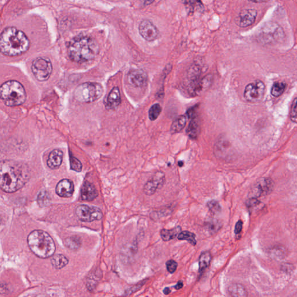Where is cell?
I'll return each instance as SVG.
<instances>
[{"label":"cell","instance_id":"cell-10","mask_svg":"<svg viewBox=\"0 0 297 297\" xmlns=\"http://www.w3.org/2000/svg\"><path fill=\"white\" fill-rule=\"evenodd\" d=\"M165 180V174L162 171H157L145 183L143 192L147 196L153 195L157 190L162 188Z\"/></svg>","mask_w":297,"mask_h":297},{"label":"cell","instance_id":"cell-17","mask_svg":"<svg viewBox=\"0 0 297 297\" xmlns=\"http://www.w3.org/2000/svg\"><path fill=\"white\" fill-rule=\"evenodd\" d=\"M121 94L119 88L114 87L108 94L105 101L106 108L108 109H115L120 105Z\"/></svg>","mask_w":297,"mask_h":297},{"label":"cell","instance_id":"cell-5","mask_svg":"<svg viewBox=\"0 0 297 297\" xmlns=\"http://www.w3.org/2000/svg\"><path fill=\"white\" fill-rule=\"evenodd\" d=\"M1 100L8 107H16L25 103L26 93L25 88L19 82L11 80L5 82L0 90Z\"/></svg>","mask_w":297,"mask_h":297},{"label":"cell","instance_id":"cell-11","mask_svg":"<svg viewBox=\"0 0 297 297\" xmlns=\"http://www.w3.org/2000/svg\"><path fill=\"white\" fill-rule=\"evenodd\" d=\"M140 35L148 42H152L158 38L160 32L156 26L149 20L145 19L139 26Z\"/></svg>","mask_w":297,"mask_h":297},{"label":"cell","instance_id":"cell-4","mask_svg":"<svg viewBox=\"0 0 297 297\" xmlns=\"http://www.w3.org/2000/svg\"><path fill=\"white\" fill-rule=\"evenodd\" d=\"M27 244L33 253L40 258L52 257L56 252V245L52 238L42 230L32 231L27 237Z\"/></svg>","mask_w":297,"mask_h":297},{"label":"cell","instance_id":"cell-39","mask_svg":"<svg viewBox=\"0 0 297 297\" xmlns=\"http://www.w3.org/2000/svg\"><path fill=\"white\" fill-rule=\"evenodd\" d=\"M170 292H171V290H170V289L169 288H166L163 290V292H164V293L165 294V295H169V294L170 293Z\"/></svg>","mask_w":297,"mask_h":297},{"label":"cell","instance_id":"cell-20","mask_svg":"<svg viewBox=\"0 0 297 297\" xmlns=\"http://www.w3.org/2000/svg\"><path fill=\"white\" fill-rule=\"evenodd\" d=\"M211 78L209 76L206 77L203 80L193 82L190 88L191 94L193 95H197L206 90L211 84Z\"/></svg>","mask_w":297,"mask_h":297},{"label":"cell","instance_id":"cell-7","mask_svg":"<svg viewBox=\"0 0 297 297\" xmlns=\"http://www.w3.org/2000/svg\"><path fill=\"white\" fill-rule=\"evenodd\" d=\"M32 70L37 80L45 81L49 79L52 73V64L49 58L38 57L33 61Z\"/></svg>","mask_w":297,"mask_h":297},{"label":"cell","instance_id":"cell-8","mask_svg":"<svg viewBox=\"0 0 297 297\" xmlns=\"http://www.w3.org/2000/svg\"><path fill=\"white\" fill-rule=\"evenodd\" d=\"M265 85L262 81L257 80L247 85L244 91V97L248 102L257 103L264 98Z\"/></svg>","mask_w":297,"mask_h":297},{"label":"cell","instance_id":"cell-34","mask_svg":"<svg viewBox=\"0 0 297 297\" xmlns=\"http://www.w3.org/2000/svg\"><path fill=\"white\" fill-rule=\"evenodd\" d=\"M290 118L293 122L297 124V97L293 102L290 109Z\"/></svg>","mask_w":297,"mask_h":297},{"label":"cell","instance_id":"cell-23","mask_svg":"<svg viewBox=\"0 0 297 297\" xmlns=\"http://www.w3.org/2000/svg\"><path fill=\"white\" fill-rule=\"evenodd\" d=\"M182 232V228L180 226H177L175 228L171 229V230H166L163 229L160 231V237L164 241H169L176 238Z\"/></svg>","mask_w":297,"mask_h":297},{"label":"cell","instance_id":"cell-27","mask_svg":"<svg viewBox=\"0 0 297 297\" xmlns=\"http://www.w3.org/2000/svg\"><path fill=\"white\" fill-rule=\"evenodd\" d=\"M64 245L71 250L77 251L79 250L81 246V238L76 235L67 238L64 240Z\"/></svg>","mask_w":297,"mask_h":297},{"label":"cell","instance_id":"cell-16","mask_svg":"<svg viewBox=\"0 0 297 297\" xmlns=\"http://www.w3.org/2000/svg\"><path fill=\"white\" fill-rule=\"evenodd\" d=\"M257 15V12L255 9L243 10L238 16V25L241 27H246L252 25L255 22Z\"/></svg>","mask_w":297,"mask_h":297},{"label":"cell","instance_id":"cell-36","mask_svg":"<svg viewBox=\"0 0 297 297\" xmlns=\"http://www.w3.org/2000/svg\"><path fill=\"white\" fill-rule=\"evenodd\" d=\"M178 266L177 263L172 259L169 260L166 262V268L167 271L170 273V274H173L174 272L176 271Z\"/></svg>","mask_w":297,"mask_h":297},{"label":"cell","instance_id":"cell-35","mask_svg":"<svg viewBox=\"0 0 297 297\" xmlns=\"http://www.w3.org/2000/svg\"><path fill=\"white\" fill-rule=\"evenodd\" d=\"M70 167L71 169L76 171V172H80L82 170V164L79 160L75 158L72 156H70Z\"/></svg>","mask_w":297,"mask_h":297},{"label":"cell","instance_id":"cell-38","mask_svg":"<svg viewBox=\"0 0 297 297\" xmlns=\"http://www.w3.org/2000/svg\"><path fill=\"white\" fill-rule=\"evenodd\" d=\"M183 286V283L181 282H178L177 283V284L174 286V288L177 290H179L182 289Z\"/></svg>","mask_w":297,"mask_h":297},{"label":"cell","instance_id":"cell-14","mask_svg":"<svg viewBox=\"0 0 297 297\" xmlns=\"http://www.w3.org/2000/svg\"><path fill=\"white\" fill-rule=\"evenodd\" d=\"M148 75L143 70H133L129 73L128 81L133 87L141 88L148 83Z\"/></svg>","mask_w":297,"mask_h":297},{"label":"cell","instance_id":"cell-25","mask_svg":"<svg viewBox=\"0 0 297 297\" xmlns=\"http://www.w3.org/2000/svg\"><path fill=\"white\" fill-rule=\"evenodd\" d=\"M51 265L56 269H61L65 267L69 263V259L62 254L54 255L51 259Z\"/></svg>","mask_w":297,"mask_h":297},{"label":"cell","instance_id":"cell-19","mask_svg":"<svg viewBox=\"0 0 297 297\" xmlns=\"http://www.w3.org/2000/svg\"><path fill=\"white\" fill-rule=\"evenodd\" d=\"M98 195V191L93 184L87 181L84 183L81 191L82 200L93 201Z\"/></svg>","mask_w":297,"mask_h":297},{"label":"cell","instance_id":"cell-9","mask_svg":"<svg viewBox=\"0 0 297 297\" xmlns=\"http://www.w3.org/2000/svg\"><path fill=\"white\" fill-rule=\"evenodd\" d=\"M77 216L80 221L92 222L100 220L103 217L102 211L96 207H90L87 205H80L76 210Z\"/></svg>","mask_w":297,"mask_h":297},{"label":"cell","instance_id":"cell-24","mask_svg":"<svg viewBox=\"0 0 297 297\" xmlns=\"http://www.w3.org/2000/svg\"><path fill=\"white\" fill-rule=\"evenodd\" d=\"M228 292L232 297H247L248 293L244 287L239 283H234L228 288Z\"/></svg>","mask_w":297,"mask_h":297},{"label":"cell","instance_id":"cell-12","mask_svg":"<svg viewBox=\"0 0 297 297\" xmlns=\"http://www.w3.org/2000/svg\"><path fill=\"white\" fill-rule=\"evenodd\" d=\"M274 189V183L269 178H261L256 183L255 187L252 190V197L257 199L259 197L266 196L271 193Z\"/></svg>","mask_w":297,"mask_h":297},{"label":"cell","instance_id":"cell-29","mask_svg":"<svg viewBox=\"0 0 297 297\" xmlns=\"http://www.w3.org/2000/svg\"><path fill=\"white\" fill-rule=\"evenodd\" d=\"M51 197L47 191H42L37 197V202L42 207L49 206L51 204Z\"/></svg>","mask_w":297,"mask_h":297},{"label":"cell","instance_id":"cell-28","mask_svg":"<svg viewBox=\"0 0 297 297\" xmlns=\"http://www.w3.org/2000/svg\"><path fill=\"white\" fill-rule=\"evenodd\" d=\"M178 239L179 240H185L188 241L190 244L195 246L197 244L196 240V235L190 231H185L180 232L177 237Z\"/></svg>","mask_w":297,"mask_h":297},{"label":"cell","instance_id":"cell-6","mask_svg":"<svg viewBox=\"0 0 297 297\" xmlns=\"http://www.w3.org/2000/svg\"><path fill=\"white\" fill-rule=\"evenodd\" d=\"M103 94L102 85L96 83H85L78 86L74 91V97L82 103H90L100 99Z\"/></svg>","mask_w":297,"mask_h":297},{"label":"cell","instance_id":"cell-13","mask_svg":"<svg viewBox=\"0 0 297 297\" xmlns=\"http://www.w3.org/2000/svg\"><path fill=\"white\" fill-rule=\"evenodd\" d=\"M215 156L221 160H226L230 154V143L223 136L218 138L214 147Z\"/></svg>","mask_w":297,"mask_h":297},{"label":"cell","instance_id":"cell-40","mask_svg":"<svg viewBox=\"0 0 297 297\" xmlns=\"http://www.w3.org/2000/svg\"><path fill=\"white\" fill-rule=\"evenodd\" d=\"M35 297H47L45 296L42 295H40L37 296Z\"/></svg>","mask_w":297,"mask_h":297},{"label":"cell","instance_id":"cell-37","mask_svg":"<svg viewBox=\"0 0 297 297\" xmlns=\"http://www.w3.org/2000/svg\"><path fill=\"white\" fill-rule=\"evenodd\" d=\"M243 223L241 220L238 221L237 223H236L235 227V234L236 235H238L241 233L242 230H243Z\"/></svg>","mask_w":297,"mask_h":297},{"label":"cell","instance_id":"cell-1","mask_svg":"<svg viewBox=\"0 0 297 297\" xmlns=\"http://www.w3.org/2000/svg\"><path fill=\"white\" fill-rule=\"evenodd\" d=\"M30 178L26 164L15 160H4L0 167V186L6 193H13L22 188Z\"/></svg>","mask_w":297,"mask_h":297},{"label":"cell","instance_id":"cell-18","mask_svg":"<svg viewBox=\"0 0 297 297\" xmlns=\"http://www.w3.org/2000/svg\"><path fill=\"white\" fill-rule=\"evenodd\" d=\"M63 153L59 149H55L50 153L47 160V166L51 169L59 168L62 165Z\"/></svg>","mask_w":297,"mask_h":297},{"label":"cell","instance_id":"cell-3","mask_svg":"<svg viewBox=\"0 0 297 297\" xmlns=\"http://www.w3.org/2000/svg\"><path fill=\"white\" fill-rule=\"evenodd\" d=\"M100 47L96 40L88 36L80 35L70 41L68 54L71 60L78 63L89 62L97 56Z\"/></svg>","mask_w":297,"mask_h":297},{"label":"cell","instance_id":"cell-30","mask_svg":"<svg viewBox=\"0 0 297 297\" xmlns=\"http://www.w3.org/2000/svg\"><path fill=\"white\" fill-rule=\"evenodd\" d=\"M286 84L283 83H279L276 82L272 87L271 94L273 96L278 97L284 93L286 90Z\"/></svg>","mask_w":297,"mask_h":297},{"label":"cell","instance_id":"cell-31","mask_svg":"<svg viewBox=\"0 0 297 297\" xmlns=\"http://www.w3.org/2000/svg\"><path fill=\"white\" fill-rule=\"evenodd\" d=\"M161 106L159 104L153 105L149 111V118L151 121H155L162 112Z\"/></svg>","mask_w":297,"mask_h":297},{"label":"cell","instance_id":"cell-21","mask_svg":"<svg viewBox=\"0 0 297 297\" xmlns=\"http://www.w3.org/2000/svg\"><path fill=\"white\" fill-rule=\"evenodd\" d=\"M191 120L186 130V133L189 137L192 139H197L200 133V124L199 119L197 116L194 117Z\"/></svg>","mask_w":297,"mask_h":297},{"label":"cell","instance_id":"cell-2","mask_svg":"<svg viewBox=\"0 0 297 297\" xmlns=\"http://www.w3.org/2000/svg\"><path fill=\"white\" fill-rule=\"evenodd\" d=\"M28 37L16 27H7L1 33L0 50L7 56H18L26 52L30 47Z\"/></svg>","mask_w":297,"mask_h":297},{"label":"cell","instance_id":"cell-32","mask_svg":"<svg viewBox=\"0 0 297 297\" xmlns=\"http://www.w3.org/2000/svg\"><path fill=\"white\" fill-rule=\"evenodd\" d=\"M207 206L213 214L216 215L221 212L222 209L220 204L216 200H212L208 201Z\"/></svg>","mask_w":297,"mask_h":297},{"label":"cell","instance_id":"cell-26","mask_svg":"<svg viewBox=\"0 0 297 297\" xmlns=\"http://www.w3.org/2000/svg\"><path fill=\"white\" fill-rule=\"evenodd\" d=\"M211 259V254L209 251H204L201 253L199 258V273L203 274L206 271V269L210 265Z\"/></svg>","mask_w":297,"mask_h":297},{"label":"cell","instance_id":"cell-22","mask_svg":"<svg viewBox=\"0 0 297 297\" xmlns=\"http://www.w3.org/2000/svg\"><path fill=\"white\" fill-rule=\"evenodd\" d=\"M186 116L185 115L179 116L173 122L172 126H171V134H176L181 132L186 127Z\"/></svg>","mask_w":297,"mask_h":297},{"label":"cell","instance_id":"cell-15","mask_svg":"<svg viewBox=\"0 0 297 297\" xmlns=\"http://www.w3.org/2000/svg\"><path fill=\"white\" fill-rule=\"evenodd\" d=\"M74 186L69 179H63L57 184L56 192L58 196L62 197H70L73 195Z\"/></svg>","mask_w":297,"mask_h":297},{"label":"cell","instance_id":"cell-33","mask_svg":"<svg viewBox=\"0 0 297 297\" xmlns=\"http://www.w3.org/2000/svg\"><path fill=\"white\" fill-rule=\"evenodd\" d=\"M206 227L211 234H215L220 230L221 225L219 221L216 220H210L207 222Z\"/></svg>","mask_w":297,"mask_h":297}]
</instances>
